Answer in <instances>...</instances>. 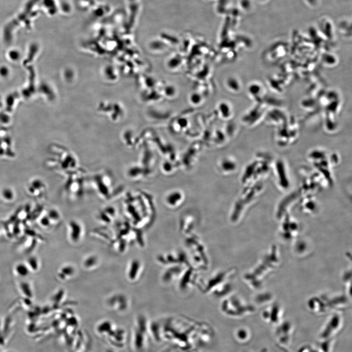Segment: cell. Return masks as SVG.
Masks as SVG:
<instances>
[{"mask_svg": "<svg viewBox=\"0 0 352 352\" xmlns=\"http://www.w3.org/2000/svg\"><path fill=\"white\" fill-rule=\"evenodd\" d=\"M341 328L340 318L338 315L332 316L326 324L318 334L319 341L333 340Z\"/></svg>", "mask_w": 352, "mask_h": 352, "instance_id": "cell-1", "label": "cell"}, {"mask_svg": "<svg viewBox=\"0 0 352 352\" xmlns=\"http://www.w3.org/2000/svg\"><path fill=\"white\" fill-rule=\"evenodd\" d=\"M293 330L290 326L284 325L278 329L276 332V337L280 345H287L290 343L293 335Z\"/></svg>", "mask_w": 352, "mask_h": 352, "instance_id": "cell-2", "label": "cell"}, {"mask_svg": "<svg viewBox=\"0 0 352 352\" xmlns=\"http://www.w3.org/2000/svg\"><path fill=\"white\" fill-rule=\"evenodd\" d=\"M70 236L71 239L73 241H77L81 236V226L76 221H71L69 223Z\"/></svg>", "mask_w": 352, "mask_h": 352, "instance_id": "cell-3", "label": "cell"}, {"mask_svg": "<svg viewBox=\"0 0 352 352\" xmlns=\"http://www.w3.org/2000/svg\"><path fill=\"white\" fill-rule=\"evenodd\" d=\"M15 274L20 277H26L28 276L30 270L25 263H19L14 268Z\"/></svg>", "mask_w": 352, "mask_h": 352, "instance_id": "cell-4", "label": "cell"}, {"mask_svg": "<svg viewBox=\"0 0 352 352\" xmlns=\"http://www.w3.org/2000/svg\"><path fill=\"white\" fill-rule=\"evenodd\" d=\"M19 289L24 297L31 299L33 297V291L30 285L26 282H21L19 284Z\"/></svg>", "mask_w": 352, "mask_h": 352, "instance_id": "cell-5", "label": "cell"}, {"mask_svg": "<svg viewBox=\"0 0 352 352\" xmlns=\"http://www.w3.org/2000/svg\"><path fill=\"white\" fill-rule=\"evenodd\" d=\"M30 272H36L39 269L40 262L36 256H32L28 257L25 262Z\"/></svg>", "mask_w": 352, "mask_h": 352, "instance_id": "cell-6", "label": "cell"}, {"mask_svg": "<svg viewBox=\"0 0 352 352\" xmlns=\"http://www.w3.org/2000/svg\"><path fill=\"white\" fill-rule=\"evenodd\" d=\"M140 268V263L137 260L132 261L129 270V277L131 279L135 278Z\"/></svg>", "mask_w": 352, "mask_h": 352, "instance_id": "cell-7", "label": "cell"}, {"mask_svg": "<svg viewBox=\"0 0 352 352\" xmlns=\"http://www.w3.org/2000/svg\"><path fill=\"white\" fill-rule=\"evenodd\" d=\"M9 56L11 59L16 60L19 58L20 55L18 51L13 50L9 53Z\"/></svg>", "mask_w": 352, "mask_h": 352, "instance_id": "cell-8", "label": "cell"}, {"mask_svg": "<svg viewBox=\"0 0 352 352\" xmlns=\"http://www.w3.org/2000/svg\"><path fill=\"white\" fill-rule=\"evenodd\" d=\"M8 73V71L6 67H1L0 69V74L3 76H5L7 75V74Z\"/></svg>", "mask_w": 352, "mask_h": 352, "instance_id": "cell-9", "label": "cell"}, {"mask_svg": "<svg viewBox=\"0 0 352 352\" xmlns=\"http://www.w3.org/2000/svg\"><path fill=\"white\" fill-rule=\"evenodd\" d=\"M303 348V349H302V350L303 351V352H306V351H305V348L304 347V348ZM300 352H301L300 351ZM313 352H320L319 350H313Z\"/></svg>", "mask_w": 352, "mask_h": 352, "instance_id": "cell-10", "label": "cell"}]
</instances>
